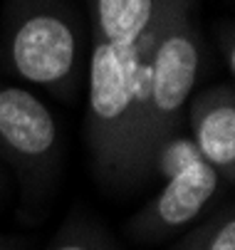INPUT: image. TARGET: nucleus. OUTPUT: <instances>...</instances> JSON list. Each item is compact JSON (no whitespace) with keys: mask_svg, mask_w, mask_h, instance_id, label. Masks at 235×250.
I'll list each match as a JSON object with an SVG mask.
<instances>
[{"mask_svg":"<svg viewBox=\"0 0 235 250\" xmlns=\"http://www.w3.org/2000/svg\"><path fill=\"white\" fill-rule=\"evenodd\" d=\"M200 62L203 38L196 22V0H176L151 55V80L134 151L131 186L149 181L154 156L178 136L188 99L198 84Z\"/></svg>","mask_w":235,"mask_h":250,"instance_id":"f03ea898","label":"nucleus"},{"mask_svg":"<svg viewBox=\"0 0 235 250\" xmlns=\"http://www.w3.org/2000/svg\"><path fill=\"white\" fill-rule=\"evenodd\" d=\"M223 181L213 166H208L200 156L186 161L178 171L163 178L158 193L144 203L126 221V230L139 243H158L183 230L218 196Z\"/></svg>","mask_w":235,"mask_h":250,"instance_id":"20e7f679","label":"nucleus"},{"mask_svg":"<svg viewBox=\"0 0 235 250\" xmlns=\"http://www.w3.org/2000/svg\"><path fill=\"white\" fill-rule=\"evenodd\" d=\"M0 193H3V173H0Z\"/></svg>","mask_w":235,"mask_h":250,"instance_id":"9b49d317","label":"nucleus"},{"mask_svg":"<svg viewBox=\"0 0 235 250\" xmlns=\"http://www.w3.org/2000/svg\"><path fill=\"white\" fill-rule=\"evenodd\" d=\"M0 161L35 196H42L59 173L62 131L57 117L22 84L0 82Z\"/></svg>","mask_w":235,"mask_h":250,"instance_id":"7ed1b4c3","label":"nucleus"},{"mask_svg":"<svg viewBox=\"0 0 235 250\" xmlns=\"http://www.w3.org/2000/svg\"><path fill=\"white\" fill-rule=\"evenodd\" d=\"M0 250H25L20 240H13V238H3L0 235Z\"/></svg>","mask_w":235,"mask_h":250,"instance_id":"9d476101","label":"nucleus"},{"mask_svg":"<svg viewBox=\"0 0 235 250\" xmlns=\"http://www.w3.org/2000/svg\"><path fill=\"white\" fill-rule=\"evenodd\" d=\"M191 144L196 154L215 168L223 184L235 181V89L213 84L193 92L186 106Z\"/></svg>","mask_w":235,"mask_h":250,"instance_id":"39448f33","label":"nucleus"},{"mask_svg":"<svg viewBox=\"0 0 235 250\" xmlns=\"http://www.w3.org/2000/svg\"><path fill=\"white\" fill-rule=\"evenodd\" d=\"M47 250H117L112 238L87 221H72L64 230L57 233V238L47 245Z\"/></svg>","mask_w":235,"mask_h":250,"instance_id":"6e6552de","label":"nucleus"},{"mask_svg":"<svg viewBox=\"0 0 235 250\" xmlns=\"http://www.w3.org/2000/svg\"><path fill=\"white\" fill-rule=\"evenodd\" d=\"M174 0H89V35L137 42L171 10Z\"/></svg>","mask_w":235,"mask_h":250,"instance_id":"423d86ee","label":"nucleus"},{"mask_svg":"<svg viewBox=\"0 0 235 250\" xmlns=\"http://www.w3.org/2000/svg\"><path fill=\"white\" fill-rule=\"evenodd\" d=\"M176 250H235V210L233 206L218 208L200 226H196Z\"/></svg>","mask_w":235,"mask_h":250,"instance_id":"0eeeda50","label":"nucleus"},{"mask_svg":"<svg viewBox=\"0 0 235 250\" xmlns=\"http://www.w3.org/2000/svg\"><path fill=\"white\" fill-rule=\"evenodd\" d=\"M89 25L72 0H5L0 60L20 82L75 102L84 87Z\"/></svg>","mask_w":235,"mask_h":250,"instance_id":"f257e3e1","label":"nucleus"},{"mask_svg":"<svg viewBox=\"0 0 235 250\" xmlns=\"http://www.w3.org/2000/svg\"><path fill=\"white\" fill-rule=\"evenodd\" d=\"M223 52H225V67L228 72L233 75L235 72V52H233V30H228V40L223 45Z\"/></svg>","mask_w":235,"mask_h":250,"instance_id":"1a4fd4ad","label":"nucleus"}]
</instances>
